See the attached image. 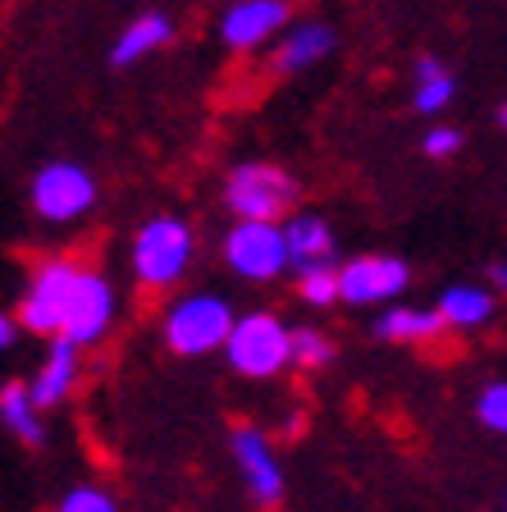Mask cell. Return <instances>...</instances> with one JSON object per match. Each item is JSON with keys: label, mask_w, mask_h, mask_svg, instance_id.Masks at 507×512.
<instances>
[{"label": "cell", "mask_w": 507, "mask_h": 512, "mask_svg": "<svg viewBox=\"0 0 507 512\" xmlns=\"http://www.w3.org/2000/svg\"><path fill=\"white\" fill-rule=\"evenodd\" d=\"M74 380H78V343L60 334L51 343V352H46V362L37 366V375L28 380L32 403L42 407V412L46 407H60L69 398V389H74Z\"/></svg>", "instance_id": "7c38bea8"}, {"label": "cell", "mask_w": 507, "mask_h": 512, "mask_svg": "<svg viewBox=\"0 0 507 512\" xmlns=\"http://www.w3.org/2000/svg\"><path fill=\"white\" fill-rule=\"evenodd\" d=\"M229 444H233V462L243 471L247 494H252L261 508H275V503L284 499V467H279L270 439H265L256 426H238L229 435Z\"/></svg>", "instance_id": "30bf717a"}, {"label": "cell", "mask_w": 507, "mask_h": 512, "mask_svg": "<svg viewBox=\"0 0 507 512\" xmlns=\"http://www.w3.org/2000/svg\"><path fill=\"white\" fill-rule=\"evenodd\" d=\"M110 320H115V288H110V279L96 275V270H78L60 334L74 339L78 348H92V343L106 339Z\"/></svg>", "instance_id": "ba28073f"}, {"label": "cell", "mask_w": 507, "mask_h": 512, "mask_svg": "<svg viewBox=\"0 0 507 512\" xmlns=\"http://www.w3.org/2000/svg\"><path fill=\"white\" fill-rule=\"evenodd\" d=\"M334 362V343L320 330H293V366H307V371H320V366Z\"/></svg>", "instance_id": "44dd1931"}, {"label": "cell", "mask_w": 507, "mask_h": 512, "mask_svg": "<svg viewBox=\"0 0 507 512\" xmlns=\"http://www.w3.org/2000/svg\"><path fill=\"white\" fill-rule=\"evenodd\" d=\"M476 416L485 421L489 430H494V435L507 439V380H498V384H489V389H480Z\"/></svg>", "instance_id": "7402d4cb"}, {"label": "cell", "mask_w": 507, "mask_h": 512, "mask_svg": "<svg viewBox=\"0 0 507 512\" xmlns=\"http://www.w3.org/2000/svg\"><path fill=\"white\" fill-rule=\"evenodd\" d=\"M288 0H233L220 19V42L229 51H256L288 23Z\"/></svg>", "instance_id": "8fae6325"}, {"label": "cell", "mask_w": 507, "mask_h": 512, "mask_svg": "<svg viewBox=\"0 0 507 512\" xmlns=\"http://www.w3.org/2000/svg\"><path fill=\"white\" fill-rule=\"evenodd\" d=\"M284 234H288V256H293L297 275L334 266V229L320 215H293V220H284Z\"/></svg>", "instance_id": "9a60e30c"}, {"label": "cell", "mask_w": 507, "mask_h": 512, "mask_svg": "<svg viewBox=\"0 0 507 512\" xmlns=\"http://www.w3.org/2000/svg\"><path fill=\"white\" fill-rule=\"evenodd\" d=\"M96 206V179L78 160H51L32 174V211L51 224L83 220Z\"/></svg>", "instance_id": "8992f818"}, {"label": "cell", "mask_w": 507, "mask_h": 512, "mask_svg": "<svg viewBox=\"0 0 507 512\" xmlns=\"http://www.w3.org/2000/svg\"><path fill=\"white\" fill-rule=\"evenodd\" d=\"M498 279H503V288H507V266H498Z\"/></svg>", "instance_id": "4316f807"}, {"label": "cell", "mask_w": 507, "mask_h": 512, "mask_svg": "<svg viewBox=\"0 0 507 512\" xmlns=\"http://www.w3.org/2000/svg\"><path fill=\"white\" fill-rule=\"evenodd\" d=\"M55 512H119V503L101 485H74V490L55 503Z\"/></svg>", "instance_id": "603a6c76"}, {"label": "cell", "mask_w": 507, "mask_h": 512, "mask_svg": "<svg viewBox=\"0 0 507 512\" xmlns=\"http://www.w3.org/2000/svg\"><path fill=\"white\" fill-rule=\"evenodd\" d=\"M192 247L197 243H192L188 220H179V215H156V220H147L138 229V238H133V275L147 288L174 284V279L188 270Z\"/></svg>", "instance_id": "277c9868"}, {"label": "cell", "mask_w": 507, "mask_h": 512, "mask_svg": "<svg viewBox=\"0 0 507 512\" xmlns=\"http://www.w3.org/2000/svg\"><path fill=\"white\" fill-rule=\"evenodd\" d=\"M457 147H462V133H457V128H448V124H434L430 133H425V156H430V160L457 156Z\"/></svg>", "instance_id": "cb8c5ba5"}, {"label": "cell", "mask_w": 507, "mask_h": 512, "mask_svg": "<svg viewBox=\"0 0 507 512\" xmlns=\"http://www.w3.org/2000/svg\"><path fill=\"white\" fill-rule=\"evenodd\" d=\"M233 325V307L215 293H192V298L174 302L165 316V343L169 352H179V357H206V352H220L229 343Z\"/></svg>", "instance_id": "7a4b0ae2"}, {"label": "cell", "mask_w": 507, "mask_h": 512, "mask_svg": "<svg viewBox=\"0 0 507 512\" xmlns=\"http://www.w3.org/2000/svg\"><path fill=\"white\" fill-rule=\"evenodd\" d=\"M42 407L32 403V389L19 380H10L5 389H0V421H5V430H10L19 444L28 448H42L46 444V430H42Z\"/></svg>", "instance_id": "e0dca14e"}, {"label": "cell", "mask_w": 507, "mask_h": 512, "mask_svg": "<svg viewBox=\"0 0 507 512\" xmlns=\"http://www.w3.org/2000/svg\"><path fill=\"white\" fill-rule=\"evenodd\" d=\"M224 357L247 380H270V375H279L293 362V330L279 316H270V311L238 316L229 343H224Z\"/></svg>", "instance_id": "6da1fadb"}, {"label": "cell", "mask_w": 507, "mask_h": 512, "mask_svg": "<svg viewBox=\"0 0 507 512\" xmlns=\"http://www.w3.org/2000/svg\"><path fill=\"white\" fill-rule=\"evenodd\" d=\"M78 266L74 261H46V266L32 270L28 288L19 298V320L32 334H60L64 330V311H69V293H74Z\"/></svg>", "instance_id": "52a82bcc"}, {"label": "cell", "mask_w": 507, "mask_h": 512, "mask_svg": "<svg viewBox=\"0 0 507 512\" xmlns=\"http://www.w3.org/2000/svg\"><path fill=\"white\" fill-rule=\"evenodd\" d=\"M453 96H457V78L448 74L439 60L421 55L412 69V106L421 110V115H439V110L453 106Z\"/></svg>", "instance_id": "d6986e66"}, {"label": "cell", "mask_w": 507, "mask_h": 512, "mask_svg": "<svg viewBox=\"0 0 507 512\" xmlns=\"http://www.w3.org/2000/svg\"><path fill=\"white\" fill-rule=\"evenodd\" d=\"M444 311L439 307H389L380 320H375V334L389 343H430L444 334Z\"/></svg>", "instance_id": "2e32d148"}, {"label": "cell", "mask_w": 507, "mask_h": 512, "mask_svg": "<svg viewBox=\"0 0 507 512\" xmlns=\"http://www.w3.org/2000/svg\"><path fill=\"white\" fill-rule=\"evenodd\" d=\"M169 42H174V23H169V14L147 10L115 37V46H110V64H115V69H128V64L147 60V55H156L160 46H169Z\"/></svg>", "instance_id": "5bb4252c"}, {"label": "cell", "mask_w": 507, "mask_h": 512, "mask_svg": "<svg viewBox=\"0 0 507 512\" xmlns=\"http://www.w3.org/2000/svg\"><path fill=\"white\" fill-rule=\"evenodd\" d=\"M224 261L243 279H279L293 256H288V234L279 220H238L224 234Z\"/></svg>", "instance_id": "5b68a950"}, {"label": "cell", "mask_w": 507, "mask_h": 512, "mask_svg": "<svg viewBox=\"0 0 507 512\" xmlns=\"http://www.w3.org/2000/svg\"><path fill=\"white\" fill-rule=\"evenodd\" d=\"M334 51V28L329 23H297V28L284 32V42L275 46V55H270V69L275 74H302V69H311V64H320L325 55Z\"/></svg>", "instance_id": "4fadbf2b"}, {"label": "cell", "mask_w": 507, "mask_h": 512, "mask_svg": "<svg viewBox=\"0 0 507 512\" xmlns=\"http://www.w3.org/2000/svg\"><path fill=\"white\" fill-rule=\"evenodd\" d=\"M439 311H444V320L453 330H480L494 316V293L480 284H453V288H444Z\"/></svg>", "instance_id": "ac0fdd59"}, {"label": "cell", "mask_w": 507, "mask_h": 512, "mask_svg": "<svg viewBox=\"0 0 507 512\" xmlns=\"http://www.w3.org/2000/svg\"><path fill=\"white\" fill-rule=\"evenodd\" d=\"M498 124H503V133H507V101H503V110H498Z\"/></svg>", "instance_id": "484cf974"}, {"label": "cell", "mask_w": 507, "mask_h": 512, "mask_svg": "<svg viewBox=\"0 0 507 512\" xmlns=\"http://www.w3.org/2000/svg\"><path fill=\"white\" fill-rule=\"evenodd\" d=\"M338 279H343V302L370 307V302L398 298L402 288H407V279H412V270H407V261H398V256L366 252V256L343 261V266H338Z\"/></svg>", "instance_id": "9c48e42d"}, {"label": "cell", "mask_w": 507, "mask_h": 512, "mask_svg": "<svg viewBox=\"0 0 507 512\" xmlns=\"http://www.w3.org/2000/svg\"><path fill=\"white\" fill-rule=\"evenodd\" d=\"M19 325L23 320H14V316L0 320V348H14V343H19Z\"/></svg>", "instance_id": "d4e9b609"}, {"label": "cell", "mask_w": 507, "mask_h": 512, "mask_svg": "<svg viewBox=\"0 0 507 512\" xmlns=\"http://www.w3.org/2000/svg\"><path fill=\"white\" fill-rule=\"evenodd\" d=\"M297 293L307 307H329V302H343V279H338V266H320L297 275Z\"/></svg>", "instance_id": "ffe728a7"}, {"label": "cell", "mask_w": 507, "mask_h": 512, "mask_svg": "<svg viewBox=\"0 0 507 512\" xmlns=\"http://www.w3.org/2000/svg\"><path fill=\"white\" fill-rule=\"evenodd\" d=\"M224 202H229L233 220H284L297 202V179L279 165L247 160L224 179Z\"/></svg>", "instance_id": "3957f363"}]
</instances>
